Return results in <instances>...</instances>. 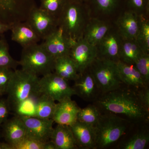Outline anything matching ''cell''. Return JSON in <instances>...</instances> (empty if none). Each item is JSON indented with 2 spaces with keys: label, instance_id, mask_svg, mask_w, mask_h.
Wrapping results in <instances>:
<instances>
[{
  "label": "cell",
  "instance_id": "74e56055",
  "mask_svg": "<svg viewBox=\"0 0 149 149\" xmlns=\"http://www.w3.org/2000/svg\"><path fill=\"white\" fill-rule=\"evenodd\" d=\"M138 95L144 106L149 110V87H144L138 89Z\"/></svg>",
  "mask_w": 149,
  "mask_h": 149
},
{
  "label": "cell",
  "instance_id": "9a60e30c",
  "mask_svg": "<svg viewBox=\"0 0 149 149\" xmlns=\"http://www.w3.org/2000/svg\"><path fill=\"white\" fill-rule=\"evenodd\" d=\"M122 38L113 24L104 37L96 45L99 58L119 61V51Z\"/></svg>",
  "mask_w": 149,
  "mask_h": 149
},
{
  "label": "cell",
  "instance_id": "f1b7e54d",
  "mask_svg": "<svg viewBox=\"0 0 149 149\" xmlns=\"http://www.w3.org/2000/svg\"><path fill=\"white\" fill-rule=\"evenodd\" d=\"M136 40L143 52L149 54V17L141 16L140 29Z\"/></svg>",
  "mask_w": 149,
  "mask_h": 149
},
{
  "label": "cell",
  "instance_id": "4fadbf2b",
  "mask_svg": "<svg viewBox=\"0 0 149 149\" xmlns=\"http://www.w3.org/2000/svg\"><path fill=\"white\" fill-rule=\"evenodd\" d=\"M26 129V136L43 143L50 141L54 128L52 119L19 116Z\"/></svg>",
  "mask_w": 149,
  "mask_h": 149
},
{
  "label": "cell",
  "instance_id": "4dcf8cb0",
  "mask_svg": "<svg viewBox=\"0 0 149 149\" xmlns=\"http://www.w3.org/2000/svg\"><path fill=\"white\" fill-rule=\"evenodd\" d=\"M125 9L139 16L149 17V0H125Z\"/></svg>",
  "mask_w": 149,
  "mask_h": 149
},
{
  "label": "cell",
  "instance_id": "ffe728a7",
  "mask_svg": "<svg viewBox=\"0 0 149 149\" xmlns=\"http://www.w3.org/2000/svg\"><path fill=\"white\" fill-rule=\"evenodd\" d=\"M70 126L78 148L96 149V134L94 126L77 120Z\"/></svg>",
  "mask_w": 149,
  "mask_h": 149
},
{
  "label": "cell",
  "instance_id": "8992f818",
  "mask_svg": "<svg viewBox=\"0 0 149 149\" xmlns=\"http://www.w3.org/2000/svg\"><path fill=\"white\" fill-rule=\"evenodd\" d=\"M88 68L102 94L117 89L123 84L116 62L97 57Z\"/></svg>",
  "mask_w": 149,
  "mask_h": 149
},
{
  "label": "cell",
  "instance_id": "836d02e7",
  "mask_svg": "<svg viewBox=\"0 0 149 149\" xmlns=\"http://www.w3.org/2000/svg\"><path fill=\"white\" fill-rule=\"evenodd\" d=\"M37 96H34L22 102L14 110L19 116H34L35 103Z\"/></svg>",
  "mask_w": 149,
  "mask_h": 149
},
{
  "label": "cell",
  "instance_id": "3957f363",
  "mask_svg": "<svg viewBox=\"0 0 149 149\" xmlns=\"http://www.w3.org/2000/svg\"><path fill=\"white\" fill-rule=\"evenodd\" d=\"M131 123L129 120L114 113H102L98 121L94 126L96 134V149L114 148Z\"/></svg>",
  "mask_w": 149,
  "mask_h": 149
},
{
  "label": "cell",
  "instance_id": "d6a6232c",
  "mask_svg": "<svg viewBox=\"0 0 149 149\" xmlns=\"http://www.w3.org/2000/svg\"><path fill=\"white\" fill-rule=\"evenodd\" d=\"M134 65L141 74L145 84L149 87V54H142Z\"/></svg>",
  "mask_w": 149,
  "mask_h": 149
},
{
  "label": "cell",
  "instance_id": "7402d4cb",
  "mask_svg": "<svg viewBox=\"0 0 149 149\" xmlns=\"http://www.w3.org/2000/svg\"><path fill=\"white\" fill-rule=\"evenodd\" d=\"M3 136L7 143L11 145L18 143L26 136L24 123L18 116L6 120L3 124Z\"/></svg>",
  "mask_w": 149,
  "mask_h": 149
},
{
  "label": "cell",
  "instance_id": "e0dca14e",
  "mask_svg": "<svg viewBox=\"0 0 149 149\" xmlns=\"http://www.w3.org/2000/svg\"><path fill=\"white\" fill-rule=\"evenodd\" d=\"M43 40L42 45L55 59L69 55L72 43L59 27Z\"/></svg>",
  "mask_w": 149,
  "mask_h": 149
},
{
  "label": "cell",
  "instance_id": "e575fe53",
  "mask_svg": "<svg viewBox=\"0 0 149 149\" xmlns=\"http://www.w3.org/2000/svg\"><path fill=\"white\" fill-rule=\"evenodd\" d=\"M45 144L26 136L18 143L12 145L11 149H44Z\"/></svg>",
  "mask_w": 149,
  "mask_h": 149
},
{
  "label": "cell",
  "instance_id": "ba28073f",
  "mask_svg": "<svg viewBox=\"0 0 149 149\" xmlns=\"http://www.w3.org/2000/svg\"><path fill=\"white\" fill-rule=\"evenodd\" d=\"M36 6L35 0H0V22L12 24L26 21Z\"/></svg>",
  "mask_w": 149,
  "mask_h": 149
},
{
  "label": "cell",
  "instance_id": "d6986e66",
  "mask_svg": "<svg viewBox=\"0 0 149 149\" xmlns=\"http://www.w3.org/2000/svg\"><path fill=\"white\" fill-rule=\"evenodd\" d=\"M113 22L96 17H91L83 32L82 38L96 46L113 25Z\"/></svg>",
  "mask_w": 149,
  "mask_h": 149
},
{
  "label": "cell",
  "instance_id": "7a4b0ae2",
  "mask_svg": "<svg viewBox=\"0 0 149 149\" xmlns=\"http://www.w3.org/2000/svg\"><path fill=\"white\" fill-rule=\"evenodd\" d=\"M86 3L76 0H67L58 19V27L72 43L83 37V32L91 18Z\"/></svg>",
  "mask_w": 149,
  "mask_h": 149
},
{
  "label": "cell",
  "instance_id": "30bf717a",
  "mask_svg": "<svg viewBox=\"0 0 149 149\" xmlns=\"http://www.w3.org/2000/svg\"><path fill=\"white\" fill-rule=\"evenodd\" d=\"M25 22L41 40H45L58 27L57 18L37 6L30 12Z\"/></svg>",
  "mask_w": 149,
  "mask_h": 149
},
{
  "label": "cell",
  "instance_id": "8fae6325",
  "mask_svg": "<svg viewBox=\"0 0 149 149\" xmlns=\"http://www.w3.org/2000/svg\"><path fill=\"white\" fill-rule=\"evenodd\" d=\"M69 56L74 62L78 73H81L97 58V47L82 38L73 44Z\"/></svg>",
  "mask_w": 149,
  "mask_h": 149
},
{
  "label": "cell",
  "instance_id": "6da1fadb",
  "mask_svg": "<svg viewBox=\"0 0 149 149\" xmlns=\"http://www.w3.org/2000/svg\"><path fill=\"white\" fill-rule=\"evenodd\" d=\"M138 89L123 84L117 89L103 93L93 104L101 113H111L132 123L149 121V110L140 100Z\"/></svg>",
  "mask_w": 149,
  "mask_h": 149
},
{
  "label": "cell",
  "instance_id": "7bdbcfd3",
  "mask_svg": "<svg viewBox=\"0 0 149 149\" xmlns=\"http://www.w3.org/2000/svg\"><path fill=\"white\" fill-rule=\"evenodd\" d=\"M76 1H79L87 3L88 0H76Z\"/></svg>",
  "mask_w": 149,
  "mask_h": 149
},
{
  "label": "cell",
  "instance_id": "d590c367",
  "mask_svg": "<svg viewBox=\"0 0 149 149\" xmlns=\"http://www.w3.org/2000/svg\"><path fill=\"white\" fill-rule=\"evenodd\" d=\"M14 70L7 68H0V90L5 93L13 76Z\"/></svg>",
  "mask_w": 149,
  "mask_h": 149
},
{
  "label": "cell",
  "instance_id": "cb8c5ba5",
  "mask_svg": "<svg viewBox=\"0 0 149 149\" xmlns=\"http://www.w3.org/2000/svg\"><path fill=\"white\" fill-rule=\"evenodd\" d=\"M56 149H77L74 136L70 126L57 124L54 128L51 139Z\"/></svg>",
  "mask_w": 149,
  "mask_h": 149
},
{
  "label": "cell",
  "instance_id": "44dd1931",
  "mask_svg": "<svg viewBox=\"0 0 149 149\" xmlns=\"http://www.w3.org/2000/svg\"><path fill=\"white\" fill-rule=\"evenodd\" d=\"M11 39L22 48L38 43L41 40L26 22H16L12 25Z\"/></svg>",
  "mask_w": 149,
  "mask_h": 149
},
{
  "label": "cell",
  "instance_id": "83f0119b",
  "mask_svg": "<svg viewBox=\"0 0 149 149\" xmlns=\"http://www.w3.org/2000/svg\"><path fill=\"white\" fill-rule=\"evenodd\" d=\"M102 113L99 109L92 103L80 108L77 115V120L95 126L98 121Z\"/></svg>",
  "mask_w": 149,
  "mask_h": 149
},
{
  "label": "cell",
  "instance_id": "7c38bea8",
  "mask_svg": "<svg viewBox=\"0 0 149 149\" xmlns=\"http://www.w3.org/2000/svg\"><path fill=\"white\" fill-rule=\"evenodd\" d=\"M91 17L113 22L125 9V0H88Z\"/></svg>",
  "mask_w": 149,
  "mask_h": 149
},
{
  "label": "cell",
  "instance_id": "b9f144b4",
  "mask_svg": "<svg viewBox=\"0 0 149 149\" xmlns=\"http://www.w3.org/2000/svg\"><path fill=\"white\" fill-rule=\"evenodd\" d=\"M5 93H4L3 92V91H2L1 90H0V97L2 95H3V94H4Z\"/></svg>",
  "mask_w": 149,
  "mask_h": 149
},
{
  "label": "cell",
  "instance_id": "d4e9b609",
  "mask_svg": "<svg viewBox=\"0 0 149 149\" xmlns=\"http://www.w3.org/2000/svg\"><path fill=\"white\" fill-rule=\"evenodd\" d=\"M136 40L122 38L119 51V60L128 64L134 65L143 53Z\"/></svg>",
  "mask_w": 149,
  "mask_h": 149
},
{
  "label": "cell",
  "instance_id": "4316f807",
  "mask_svg": "<svg viewBox=\"0 0 149 149\" xmlns=\"http://www.w3.org/2000/svg\"><path fill=\"white\" fill-rule=\"evenodd\" d=\"M56 103L52 99L44 95L37 96L35 103L34 116L45 119H52Z\"/></svg>",
  "mask_w": 149,
  "mask_h": 149
},
{
  "label": "cell",
  "instance_id": "f546056e",
  "mask_svg": "<svg viewBox=\"0 0 149 149\" xmlns=\"http://www.w3.org/2000/svg\"><path fill=\"white\" fill-rule=\"evenodd\" d=\"M19 65L18 61L11 56L9 46L4 38L0 39V68H7L15 70Z\"/></svg>",
  "mask_w": 149,
  "mask_h": 149
},
{
  "label": "cell",
  "instance_id": "5bb4252c",
  "mask_svg": "<svg viewBox=\"0 0 149 149\" xmlns=\"http://www.w3.org/2000/svg\"><path fill=\"white\" fill-rule=\"evenodd\" d=\"M73 88L75 95L83 100L93 103L102 95L100 90L89 68L85 70L74 81Z\"/></svg>",
  "mask_w": 149,
  "mask_h": 149
},
{
  "label": "cell",
  "instance_id": "1f68e13d",
  "mask_svg": "<svg viewBox=\"0 0 149 149\" xmlns=\"http://www.w3.org/2000/svg\"><path fill=\"white\" fill-rule=\"evenodd\" d=\"M67 0H41L40 8L58 18Z\"/></svg>",
  "mask_w": 149,
  "mask_h": 149
},
{
  "label": "cell",
  "instance_id": "5b68a950",
  "mask_svg": "<svg viewBox=\"0 0 149 149\" xmlns=\"http://www.w3.org/2000/svg\"><path fill=\"white\" fill-rule=\"evenodd\" d=\"M55 62L42 45L37 43L22 48L18 63L22 69L38 76L54 72Z\"/></svg>",
  "mask_w": 149,
  "mask_h": 149
},
{
  "label": "cell",
  "instance_id": "9c48e42d",
  "mask_svg": "<svg viewBox=\"0 0 149 149\" xmlns=\"http://www.w3.org/2000/svg\"><path fill=\"white\" fill-rule=\"evenodd\" d=\"M149 143V121L131 123L113 148L145 149Z\"/></svg>",
  "mask_w": 149,
  "mask_h": 149
},
{
  "label": "cell",
  "instance_id": "603a6c76",
  "mask_svg": "<svg viewBox=\"0 0 149 149\" xmlns=\"http://www.w3.org/2000/svg\"><path fill=\"white\" fill-rule=\"evenodd\" d=\"M116 63L119 76L124 85L136 89L149 87L145 84L141 74L134 65L127 64L120 61Z\"/></svg>",
  "mask_w": 149,
  "mask_h": 149
},
{
  "label": "cell",
  "instance_id": "f35d334b",
  "mask_svg": "<svg viewBox=\"0 0 149 149\" xmlns=\"http://www.w3.org/2000/svg\"><path fill=\"white\" fill-rule=\"evenodd\" d=\"M12 24H6L0 22V36H2L4 33L10 30L11 28Z\"/></svg>",
  "mask_w": 149,
  "mask_h": 149
},
{
  "label": "cell",
  "instance_id": "2e32d148",
  "mask_svg": "<svg viewBox=\"0 0 149 149\" xmlns=\"http://www.w3.org/2000/svg\"><path fill=\"white\" fill-rule=\"evenodd\" d=\"M141 22V16L125 9L119 14L113 22L122 38L136 40Z\"/></svg>",
  "mask_w": 149,
  "mask_h": 149
},
{
  "label": "cell",
  "instance_id": "484cf974",
  "mask_svg": "<svg viewBox=\"0 0 149 149\" xmlns=\"http://www.w3.org/2000/svg\"><path fill=\"white\" fill-rule=\"evenodd\" d=\"M54 72L68 81H74L79 76L75 65L69 56L56 59Z\"/></svg>",
  "mask_w": 149,
  "mask_h": 149
},
{
  "label": "cell",
  "instance_id": "277c9868",
  "mask_svg": "<svg viewBox=\"0 0 149 149\" xmlns=\"http://www.w3.org/2000/svg\"><path fill=\"white\" fill-rule=\"evenodd\" d=\"M39 79L36 74L22 69L14 70L6 92L10 109L14 111L22 102L33 96H37Z\"/></svg>",
  "mask_w": 149,
  "mask_h": 149
},
{
  "label": "cell",
  "instance_id": "52a82bcc",
  "mask_svg": "<svg viewBox=\"0 0 149 149\" xmlns=\"http://www.w3.org/2000/svg\"><path fill=\"white\" fill-rule=\"evenodd\" d=\"M37 94V96L45 95L54 101L58 102L71 98L72 96L76 95L68 81L54 72L43 75L39 78Z\"/></svg>",
  "mask_w": 149,
  "mask_h": 149
},
{
  "label": "cell",
  "instance_id": "60d3db41",
  "mask_svg": "<svg viewBox=\"0 0 149 149\" xmlns=\"http://www.w3.org/2000/svg\"><path fill=\"white\" fill-rule=\"evenodd\" d=\"M0 149H11V145L7 142L6 143L0 142Z\"/></svg>",
  "mask_w": 149,
  "mask_h": 149
},
{
  "label": "cell",
  "instance_id": "ac0fdd59",
  "mask_svg": "<svg viewBox=\"0 0 149 149\" xmlns=\"http://www.w3.org/2000/svg\"><path fill=\"white\" fill-rule=\"evenodd\" d=\"M80 107L71 98L66 99L56 103L52 119L57 124L70 126L77 120Z\"/></svg>",
  "mask_w": 149,
  "mask_h": 149
},
{
  "label": "cell",
  "instance_id": "ab89813d",
  "mask_svg": "<svg viewBox=\"0 0 149 149\" xmlns=\"http://www.w3.org/2000/svg\"><path fill=\"white\" fill-rule=\"evenodd\" d=\"M44 149H56L54 143L51 140L46 142L45 144Z\"/></svg>",
  "mask_w": 149,
  "mask_h": 149
},
{
  "label": "cell",
  "instance_id": "8d00e7d4",
  "mask_svg": "<svg viewBox=\"0 0 149 149\" xmlns=\"http://www.w3.org/2000/svg\"><path fill=\"white\" fill-rule=\"evenodd\" d=\"M9 110L6 100L0 99V126L7 119Z\"/></svg>",
  "mask_w": 149,
  "mask_h": 149
}]
</instances>
